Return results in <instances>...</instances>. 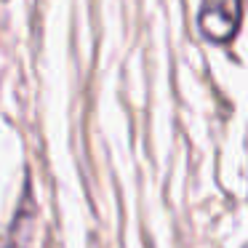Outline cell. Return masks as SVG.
I'll list each match as a JSON object with an SVG mask.
<instances>
[{
    "mask_svg": "<svg viewBox=\"0 0 248 248\" xmlns=\"http://www.w3.org/2000/svg\"><path fill=\"white\" fill-rule=\"evenodd\" d=\"M240 0H205L200 8V30L205 38L224 43L235 35L237 24H240Z\"/></svg>",
    "mask_w": 248,
    "mask_h": 248,
    "instance_id": "6da1fadb",
    "label": "cell"
},
{
    "mask_svg": "<svg viewBox=\"0 0 248 248\" xmlns=\"http://www.w3.org/2000/svg\"><path fill=\"white\" fill-rule=\"evenodd\" d=\"M35 221H32V203L27 198L19 205L16 219L11 221V230H8V237L3 243V248H32V237H35Z\"/></svg>",
    "mask_w": 248,
    "mask_h": 248,
    "instance_id": "7a4b0ae2",
    "label": "cell"
}]
</instances>
